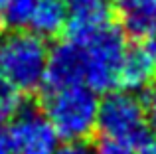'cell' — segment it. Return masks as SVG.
I'll return each mask as SVG.
<instances>
[{
    "instance_id": "6da1fadb",
    "label": "cell",
    "mask_w": 156,
    "mask_h": 154,
    "mask_svg": "<svg viewBox=\"0 0 156 154\" xmlns=\"http://www.w3.org/2000/svg\"><path fill=\"white\" fill-rule=\"evenodd\" d=\"M44 115L61 140H85L97 128L99 99L85 83L46 91Z\"/></svg>"
},
{
    "instance_id": "7a4b0ae2",
    "label": "cell",
    "mask_w": 156,
    "mask_h": 154,
    "mask_svg": "<svg viewBox=\"0 0 156 154\" xmlns=\"http://www.w3.org/2000/svg\"><path fill=\"white\" fill-rule=\"evenodd\" d=\"M46 40L30 30H12L0 40L2 77L22 93H34L44 87L48 65Z\"/></svg>"
},
{
    "instance_id": "3957f363",
    "label": "cell",
    "mask_w": 156,
    "mask_h": 154,
    "mask_svg": "<svg viewBox=\"0 0 156 154\" xmlns=\"http://www.w3.org/2000/svg\"><path fill=\"white\" fill-rule=\"evenodd\" d=\"M83 54L85 85L95 93H109L119 87L121 65L126 54V40L121 26L107 20L77 42Z\"/></svg>"
},
{
    "instance_id": "277c9868",
    "label": "cell",
    "mask_w": 156,
    "mask_h": 154,
    "mask_svg": "<svg viewBox=\"0 0 156 154\" xmlns=\"http://www.w3.org/2000/svg\"><path fill=\"white\" fill-rule=\"evenodd\" d=\"M97 128L101 135L126 140L136 148L150 140V128L146 124L142 101L125 89L105 93V97L99 101Z\"/></svg>"
},
{
    "instance_id": "5b68a950",
    "label": "cell",
    "mask_w": 156,
    "mask_h": 154,
    "mask_svg": "<svg viewBox=\"0 0 156 154\" xmlns=\"http://www.w3.org/2000/svg\"><path fill=\"white\" fill-rule=\"evenodd\" d=\"M12 154H55L59 136L44 113L28 105L6 128Z\"/></svg>"
},
{
    "instance_id": "8992f818",
    "label": "cell",
    "mask_w": 156,
    "mask_h": 154,
    "mask_svg": "<svg viewBox=\"0 0 156 154\" xmlns=\"http://www.w3.org/2000/svg\"><path fill=\"white\" fill-rule=\"evenodd\" d=\"M85 83V67H83V54L77 44L59 42L50 50L48 54V65L46 77H44V87L46 91L53 89H63L71 85Z\"/></svg>"
},
{
    "instance_id": "52a82bcc",
    "label": "cell",
    "mask_w": 156,
    "mask_h": 154,
    "mask_svg": "<svg viewBox=\"0 0 156 154\" xmlns=\"http://www.w3.org/2000/svg\"><path fill=\"white\" fill-rule=\"evenodd\" d=\"M156 79V36L138 40L133 47H126L121 65L119 87L125 91H142Z\"/></svg>"
},
{
    "instance_id": "ba28073f",
    "label": "cell",
    "mask_w": 156,
    "mask_h": 154,
    "mask_svg": "<svg viewBox=\"0 0 156 154\" xmlns=\"http://www.w3.org/2000/svg\"><path fill=\"white\" fill-rule=\"evenodd\" d=\"M119 26L134 40L156 36V0H117Z\"/></svg>"
},
{
    "instance_id": "9c48e42d",
    "label": "cell",
    "mask_w": 156,
    "mask_h": 154,
    "mask_svg": "<svg viewBox=\"0 0 156 154\" xmlns=\"http://www.w3.org/2000/svg\"><path fill=\"white\" fill-rule=\"evenodd\" d=\"M69 22V10L63 0H36V8L30 20V32L40 38H55L65 32Z\"/></svg>"
},
{
    "instance_id": "30bf717a",
    "label": "cell",
    "mask_w": 156,
    "mask_h": 154,
    "mask_svg": "<svg viewBox=\"0 0 156 154\" xmlns=\"http://www.w3.org/2000/svg\"><path fill=\"white\" fill-rule=\"evenodd\" d=\"M69 10V20L75 22H105L109 20L105 0H63Z\"/></svg>"
},
{
    "instance_id": "8fae6325",
    "label": "cell",
    "mask_w": 156,
    "mask_h": 154,
    "mask_svg": "<svg viewBox=\"0 0 156 154\" xmlns=\"http://www.w3.org/2000/svg\"><path fill=\"white\" fill-rule=\"evenodd\" d=\"M34 8H36V0H8L0 20L10 30H24V28L30 26Z\"/></svg>"
},
{
    "instance_id": "7c38bea8",
    "label": "cell",
    "mask_w": 156,
    "mask_h": 154,
    "mask_svg": "<svg viewBox=\"0 0 156 154\" xmlns=\"http://www.w3.org/2000/svg\"><path fill=\"white\" fill-rule=\"evenodd\" d=\"M28 107L26 93L2 81L0 85V121H12Z\"/></svg>"
},
{
    "instance_id": "4fadbf2b",
    "label": "cell",
    "mask_w": 156,
    "mask_h": 154,
    "mask_svg": "<svg viewBox=\"0 0 156 154\" xmlns=\"http://www.w3.org/2000/svg\"><path fill=\"white\" fill-rule=\"evenodd\" d=\"M95 154H136L138 148L126 140L115 138V136H105L101 135L95 142Z\"/></svg>"
},
{
    "instance_id": "5bb4252c",
    "label": "cell",
    "mask_w": 156,
    "mask_h": 154,
    "mask_svg": "<svg viewBox=\"0 0 156 154\" xmlns=\"http://www.w3.org/2000/svg\"><path fill=\"white\" fill-rule=\"evenodd\" d=\"M142 107H144L146 124L150 128V135L156 136V87H146L144 97H142Z\"/></svg>"
},
{
    "instance_id": "9a60e30c",
    "label": "cell",
    "mask_w": 156,
    "mask_h": 154,
    "mask_svg": "<svg viewBox=\"0 0 156 154\" xmlns=\"http://www.w3.org/2000/svg\"><path fill=\"white\" fill-rule=\"evenodd\" d=\"M55 154H95V148L85 140H69L63 146L57 148Z\"/></svg>"
},
{
    "instance_id": "2e32d148",
    "label": "cell",
    "mask_w": 156,
    "mask_h": 154,
    "mask_svg": "<svg viewBox=\"0 0 156 154\" xmlns=\"http://www.w3.org/2000/svg\"><path fill=\"white\" fill-rule=\"evenodd\" d=\"M0 154H12V146H10V140H8L6 131H0Z\"/></svg>"
},
{
    "instance_id": "e0dca14e",
    "label": "cell",
    "mask_w": 156,
    "mask_h": 154,
    "mask_svg": "<svg viewBox=\"0 0 156 154\" xmlns=\"http://www.w3.org/2000/svg\"><path fill=\"white\" fill-rule=\"evenodd\" d=\"M136 154H156V140H146L136 150Z\"/></svg>"
},
{
    "instance_id": "ac0fdd59",
    "label": "cell",
    "mask_w": 156,
    "mask_h": 154,
    "mask_svg": "<svg viewBox=\"0 0 156 154\" xmlns=\"http://www.w3.org/2000/svg\"><path fill=\"white\" fill-rule=\"evenodd\" d=\"M6 4H8V0H0V16H2V12H4V8H6Z\"/></svg>"
},
{
    "instance_id": "d6986e66",
    "label": "cell",
    "mask_w": 156,
    "mask_h": 154,
    "mask_svg": "<svg viewBox=\"0 0 156 154\" xmlns=\"http://www.w3.org/2000/svg\"><path fill=\"white\" fill-rule=\"evenodd\" d=\"M2 81H4V77H2V67H0V85H2Z\"/></svg>"
},
{
    "instance_id": "ffe728a7",
    "label": "cell",
    "mask_w": 156,
    "mask_h": 154,
    "mask_svg": "<svg viewBox=\"0 0 156 154\" xmlns=\"http://www.w3.org/2000/svg\"><path fill=\"white\" fill-rule=\"evenodd\" d=\"M105 2H117V0H105Z\"/></svg>"
},
{
    "instance_id": "44dd1931",
    "label": "cell",
    "mask_w": 156,
    "mask_h": 154,
    "mask_svg": "<svg viewBox=\"0 0 156 154\" xmlns=\"http://www.w3.org/2000/svg\"><path fill=\"white\" fill-rule=\"evenodd\" d=\"M0 131H2V127H0Z\"/></svg>"
}]
</instances>
